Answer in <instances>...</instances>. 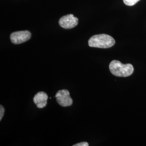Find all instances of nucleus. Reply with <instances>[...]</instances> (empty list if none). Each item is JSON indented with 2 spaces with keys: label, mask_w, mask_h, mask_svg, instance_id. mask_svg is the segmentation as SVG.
Here are the masks:
<instances>
[{
  "label": "nucleus",
  "mask_w": 146,
  "mask_h": 146,
  "mask_svg": "<svg viewBox=\"0 0 146 146\" xmlns=\"http://www.w3.org/2000/svg\"><path fill=\"white\" fill-rule=\"evenodd\" d=\"M78 19L73 14L63 16L59 20V25L64 29H72L78 24Z\"/></svg>",
  "instance_id": "39448f33"
},
{
  "label": "nucleus",
  "mask_w": 146,
  "mask_h": 146,
  "mask_svg": "<svg viewBox=\"0 0 146 146\" xmlns=\"http://www.w3.org/2000/svg\"><path fill=\"white\" fill-rule=\"evenodd\" d=\"M89 144L87 142H82L78 143H76L75 145H74L73 146H88Z\"/></svg>",
  "instance_id": "1a4fd4ad"
},
{
  "label": "nucleus",
  "mask_w": 146,
  "mask_h": 146,
  "mask_svg": "<svg viewBox=\"0 0 146 146\" xmlns=\"http://www.w3.org/2000/svg\"><path fill=\"white\" fill-rule=\"evenodd\" d=\"M124 3L125 5L128 6H132L135 5L136 3L139 2L140 0H123Z\"/></svg>",
  "instance_id": "0eeeda50"
},
{
  "label": "nucleus",
  "mask_w": 146,
  "mask_h": 146,
  "mask_svg": "<svg viewBox=\"0 0 146 146\" xmlns=\"http://www.w3.org/2000/svg\"><path fill=\"white\" fill-rule=\"evenodd\" d=\"M5 111V110L4 107L2 105H1L0 106V120L1 121L2 120V119L4 115Z\"/></svg>",
  "instance_id": "6e6552de"
},
{
  "label": "nucleus",
  "mask_w": 146,
  "mask_h": 146,
  "mask_svg": "<svg viewBox=\"0 0 146 146\" xmlns=\"http://www.w3.org/2000/svg\"><path fill=\"white\" fill-rule=\"evenodd\" d=\"M58 104L62 107L70 106L73 104V100L70 96V93L67 89L58 91L55 95Z\"/></svg>",
  "instance_id": "7ed1b4c3"
},
{
  "label": "nucleus",
  "mask_w": 146,
  "mask_h": 146,
  "mask_svg": "<svg viewBox=\"0 0 146 146\" xmlns=\"http://www.w3.org/2000/svg\"><path fill=\"white\" fill-rule=\"evenodd\" d=\"M31 34L30 31H28L14 32L11 35V42L15 44H19L26 42L31 38Z\"/></svg>",
  "instance_id": "20e7f679"
},
{
  "label": "nucleus",
  "mask_w": 146,
  "mask_h": 146,
  "mask_svg": "<svg viewBox=\"0 0 146 146\" xmlns=\"http://www.w3.org/2000/svg\"><path fill=\"white\" fill-rule=\"evenodd\" d=\"M109 67L111 73L118 77H127L134 72V67L132 64H123L117 60L112 61Z\"/></svg>",
  "instance_id": "f257e3e1"
},
{
  "label": "nucleus",
  "mask_w": 146,
  "mask_h": 146,
  "mask_svg": "<svg viewBox=\"0 0 146 146\" xmlns=\"http://www.w3.org/2000/svg\"><path fill=\"white\" fill-rule=\"evenodd\" d=\"M48 99V96L46 93L40 92L35 95L33 101L38 108L42 109L46 106Z\"/></svg>",
  "instance_id": "423d86ee"
},
{
  "label": "nucleus",
  "mask_w": 146,
  "mask_h": 146,
  "mask_svg": "<svg viewBox=\"0 0 146 146\" xmlns=\"http://www.w3.org/2000/svg\"><path fill=\"white\" fill-rule=\"evenodd\" d=\"M115 43V40L107 34L95 35L89 40V46L99 48H109L113 46Z\"/></svg>",
  "instance_id": "f03ea898"
}]
</instances>
